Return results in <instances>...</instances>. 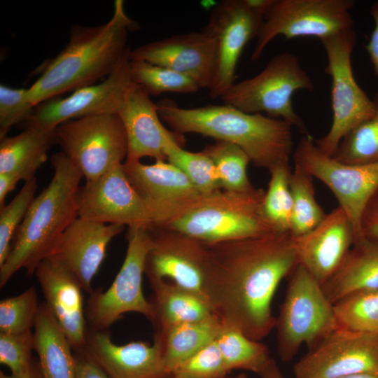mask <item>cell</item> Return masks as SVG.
Masks as SVG:
<instances>
[{
    "label": "cell",
    "instance_id": "obj_1",
    "mask_svg": "<svg viewBox=\"0 0 378 378\" xmlns=\"http://www.w3.org/2000/svg\"><path fill=\"white\" fill-rule=\"evenodd\" d=\"M209 299L221 322L260 341L275 327L272 302L281 281L299 264L290 232L209 246Z\"/></svg>",
    "mask_w": 378,
    "mask_h": 378
},
{
    "label": "cell",
    "instance_id": "obj_2",
    "mask_svg": "<svg viewBox=\"0 0 378 378\" xmlns=\"http://www.w3.org/2000/svg\"><path fill=\"white\" fill-rule=\"evenodd\" d=\"M135 27L122 0L114 2L113 15L106 23L73 26L65 47L41 66L40 76L28 88L29 100L36 106L107 78L128 55V32Z\"/></svg>",
    "mask_w": 378,
    "mask_h": 378
},
{
    "label": "cell",
    "instance_id": "obj_3",
    "mask_svg": "<svg viewBox=\"0 0 378 378\" xmlns=\"http://www.w3.org/2000/svg\"><path fill=\"white\" fill-rule=\"evenodd\" d=\"M157 104L160 118L174 132L196 133L234 144L256 167L270 169L289 162L293 155V126L281 119L246 113L224 104L191 108L168 100Z\"/></svg>",
    "mask_w": 378,
    "mask_h": 378
},
{
    "label": "cell",
    "instance_id": "obj_4",
    "mask_svg": "<svg viewBox=\"0 0 378 378\" xmlns=\"http://www.w3.org/2000/svg\"><path fill=\"white\" fill-rule=\"evenodd\" d=\"M50 161L52 177L31 204L0 266L1 288L20 270L34 275L38 265L78 217L77 195L83 176L63 152L53 154Z\"/></svg>",
    "mask_w": 378,
    "mask_h": 378
},
{
    "label": "cell",
    "instance_id": "obj_5",
    "mask_svg": "<svg viewBox=\"0 0 378 378\" xmlns=\"http://www.w3.org/2000/svg\"><path fill=\"white\" fill-rule=\"evenodd\" d=\"M265 191L219 190L202 196L162 228L174 230L211 246L272 232L261 205Z\"/></svg>",
    "mask_w": 378,
    "mask_h": 378
},
{
    "label": "cell",
    "instance_id": "obj_6",
    "mask_svg": "<svg viewBox=\"0 0 378 378\" xmlns=\"http://www.w3.org/2000/svg\"><path fill=\"white\" fill-rule=\"evenodd\" d=\"M314 83L297 55L284 52L274 56L255 76L234 83L220 97L224 104L248 113H266L309 134L295 112L292 98L300 90L313 91Z\"/></svg>",
    "mask_w": 378,
    "mask_h": 378
},
{
    "label": "cell",
    "instance_id": "obj_7",
    "mask_svg": "<svg viewBox=\"0 0 378 378\" xmlns=\"http://www.w3.org/2000/svg\"><path fill=\"white\" fill-rule=\"evenodd\" d=\"M275 327L283 361L293 359L302 344L309 349L337 328L323 286L300 264L290 274Z\"/></svg>",
    "mask_w": 378,
    "mask_h": 378
},
{
    "label": "cell",
    "instance_id": "obj_8",
    "mask_svg": "<svg viewBox=\"0 0 378 378\" xmlns=\"http://www.w3.org/2000/svg\"><path fill=\"white\" fill-rule=\"evenodd\" d=\"M356 38L351 29L321 41L327 56L324 71L332 81V122L328 133L315 139V144L320 151L330 157L344 137L374 112L372 99L360 87L353 73L351 55Z\"/></svg>",
    "mask_w": 378,
    "mask_h": 378
},
{
    "label": "cell",
    "instance_id": "obj_9",
    "mask_svg": "<svg viewBox=\"0 0 378 378\" xmlns=\"http://www.w3.org/2000/svg\"><path fill=\"white\" fill-rule=\"evenodd\" d=\"M352 0H272L255 36L251 57L258 60L276 36L315 37L320 41L353 29Z\"/></svg>",
    "mask_w": 378,
    "mask_h": 378
},
{
    "label": "cell",
    "instance_id": "obj_10",
    "mask_svg": "<svg viewBox=\"0 0 378 378\" xmlns=\"http://www.w3.org/2000/svg\"><path fill=\"white\" fill-rule=\"evenodd\" d=\"M122 265L109 288L89 294L85 316L91 330H107L126 313L136 312L152 321L153 307L142 290L147 255L152 246L150 230L128 228Z\"/></svg>",
    "mask_w": 378,
    "mask_h": 378
},
{
    "label": "cell",
    "instance_id": "obj_11",
    "mask_svg": "<svg viewBox=\"0 0 378 378\" xmlns=\"http://www.w3.org/2000/svg\"><path fill=\"white\" fill-rule=\"evenodd\" d=\"M57 143L86 181L123 164L127 155L124 125L118 114L66 121L56 128Z\"/></svg>",
    "mask_w": 378,
    "mask_h": 378
},
{
    "label": "cell",
    "instance_id": "obj_12",
    "mask_svg": "<svg viewBox=\"0 0 378 378\" xmlns=\"http://www.w3.org/2000/svg\"><path fill=\"white\" fill-rule=\"evenodd\" d=\"M294 164L320 180L333 193L350 218L356 239L363 237L360 217L366 204L378 189V162L349 164L323 153L309 134L304 135L293 153Z\"/></svg>",
    "mask_w": 378,
    "mask_h": 378
},
{
    "label": "cell",
    "instance_id": "obj_13",
    "mask_svg": "<svg viewBox=\"0 0 378 378\" xmlns=\"http://www.w3.org/2000/svg\"><path fill=\"white\" fill-rule=\"evenodd\" d=\"M150 232L153 244L145 265L148 281L160 279L172 282L211 304L209 246L168 228H153Z\"/></svg>",
    "mask_w": 378,
    "mask_h": 378
},
{
    "label": "cell",
    "instance_id": "obj_14",
    "mask_svg": "<svg viewBox=\"0 0 378 378\" xmlns=\"http://www.w3.org/2000/svg\"><path fill=\"white\" fill-rule=\"evenodd\" d=\"M272 0H225L211 11L203 29L216 42L215 82L209 90L220 98L234 83L236 67L246 44L255 38Z\"/></svg>",
    "mask_w": 378,
    "mask_h": 378
},
{
    "label": "cell",
    "instance_id": "obj_15",
    "mask_svg": "<svg viewBox=\"0 0 378 378\" xmlns=\"http://www.w3.org/2000/svg\"><path fill=\"white\" fill-rule=\"evenodd\" d=\"M295 378L378 375V332L337 328L309 349L293 366Z\"/></svg>",
    "mask_w": 378,
    "mask_h": 378
},
{
    "label": "cell",
    "instance_id": "obj_16",
    "mask_svg": "<svg viewBox=\"0 0 378 378\" xmlns=\"http://www.w3.org/2000/svg\"><path fill=\"white\" fill-rule=\"evenodd\" d=\"M123 168L148 213L153 229L163 227L202 196L168 161L158 160L151 164L125 161Z\"/></svg>",
    "mask_w": 378,
    "mask_h": 378
},
{
    "label": "cell",
    "instance_id": "obj_17",
    "mask_svg": "<svg viewBox=\"0 0 378 378\" xmlns=\"http://www.w3.org/2000/svg\"><path fill=\"white\" fill-rule=\"evenodd\" d=\"M78 217L92 221L153 229L148 213L120 164L86 181L77 195Z\"/></svg>",
    "mask_w": 378,
    "mask_h": 378
},
{
    "label": "cell",
    "instance_id": "obj_18",
    "mask_svg": "<svg viewBox=\"0 0 378 378\" xmlns=\"http://www.w3.org/2000/svg\"><path fill=\"white\" fill-rule=\"evenodd\" d=\"M128 63L129 54L111 75L98 84L79 88L65 98L57 97L38 104L24 123L25 127L52 129L71 120L118 114L132 83Z\"/></svg>",
    "mask_w": 378,
    "mask_h": 378
},
{
    "label": "cell",
    "instance_id": "obj_19",
    "mask_svg": "<svg viewBox=\"0 0 378 378\" xmlns=\"http://www.w3.org/2000/svg\"><path fill=\"white\" fill-rule=\"evenodd\" d=\"M216 59V42L204 29L150 42L129 52L130 60H142L170 69L209 90L215 82Z\"/></svg>",
    "mask_w": 378,
    "mask_h": 378
},
{
    "label": "cell",
    "instance_id": "obj_20",
    "mask_svg": "<svg viewBox=\"0 0 378 378\" xmlns=\"http://www.w3.org/2000/svg\"><path fill=\"white\" fill-rule=\"evenodd\" d=\"M355 239L350 218L338 206L313 230L294 237L298 262L323 286L342 265Z\"/></svg>",
    "mask_w": 378,
    "mask_h": 378
},
{
    "label": "cell",
    "instance_id": "obj_21",
    "mask_svg": "<svg viewBox=\"0 0 378 378\" xmlns=\"http://www.w3.org/2000/svg\"><path fill=\"white\" fill-rule=\"evenodd\" d=\"M124 227L78 217L66 229L48 257L70 272L83 290L90 294L94 290L92 280L105 259L108 245Z\"/></svg>",
    "mask_w": 378,
    "mask_h": 378
},
{
    "label": "cell",
    "instance_id": "obj_22",
    "mask_svg": "<svg viewBox=\"0 0 378 378\" xmlns=\"http://www.w3.org/2000/svg\"><path fill=\"white\" fill-rule=\"evenodd\" d=\"M127 141L125 161L149 157L167 161L166 148L172 141L183 144V134L171 132L160 121L158 106L141 85L131 83L118 113Z\"/></svg>",
    "mask_w": 378,
    "mask_h": 378
},
{
    "label": "cell",
    "instance_id": "obj_23",
    "mask_svg": "<svg viewBox=\"0 0 378 378\" xmlns=\"http://www.w3.org/2000/svg\"><path fill=\"white\" fill-rule=\"evenodd\" d=\"M80 351L111 378H167L171 377L164 364L158 344L132 342L118 345L107 330H88Z\"/></svg>",
    "mask_w": 378,
    "mask_h": 378
},
{
    "label": "cell",
    "instance_id": "obj_24",
    "mask_svg": "<svg viewBox=\"0 0 378 378\" xmlns=\"http://www.w3.org/2000/svg\"><path fill=\"white\" fill-rule=\"evenodd\" d=\"M45 298L74 351L84 348L88 326L83 290L76 278L50 257L44 258L34 272Z\"/></svg>",
    "mask_w": 378,
    "mask_h": 378
},
{
    "label": "cell",
    "instance_id": "obj_25",
    "mask_svg": "<svg viewBox=\"0 0 378 378\" xmlns=\"http://www.w3.org/2000/svg\"><path fill=\"white\" fill-rule=\"evenodd\" d=\"M56 128L25 127L21 133L1 139L0 174H12L24 182L36 178V171L57 143Z\"/></svg>",
    "mask_w": 378,
    "mask_h": 378
},
{
    "label": "cell",
    "instance_id": "obj_26",
    "mask_svg": "<svg viewBox=\"0 0 378 378\" xmlns=\"http://www.w3.org/2000/svg\"><path fill=\"white\" fill-rule=\"evenodd\" d=\"M323 288L332 304L356 291L378 290V241L365 237L355 241L341 267Z\"/></svg>",
    "mask_w": 378,
    "mask_h": 378
},
{
    "label": "cell",
    "instance_id": "obj_27",
    "mask_svg": "<svg viewBox=\"0 0 378 378\" xmlns=\"http://www.w3.org/2000/svg\"><path fill=\"white\" fill-rule=\"evenodd\" d=\"M33 331L43 377L75 378L74 349L45 302L40 304Z\"/></svg>",
    "mask_w": 378,
    "mask_h": 378
},
{
    "label": "cell",
    "instance_id": "obj_28",
    "mask_svg": "<svg viewBox=\"0 0 378 378\" xmlns=\"http://www.w3.org/2000/svg\"><path fill=\"white\" fill-rule=\"evenodd\" d=\"M221 325L214 314L202 320L157 329L154 341L171 376L176 366L216 339Z\"/></svg>",
    "mask_w": 378,
    "mask_h": 378
},
{
    "label": "cell",
    "instance_id": "obj_29",
    "mask_svg": "<svg viewBox=\"0 0 378 378\" xmlns=\"http://www.w3.org/2000/svg\"><path fill=\"white\" fill-rule=\"evenodd\" d=\"M149 283L153 292L152 322L156 329L202 320L214 314L204 299L172 282L158 279Z\"/></svg>",
    "mask_w": 378,
    "mask_h": 378
},
{
    "label": "cell",
    "instance_id": "obj_30",
    "mask_svg": "<svg viewBox=\"0 0 378 378\" xmlns=\"http://www.w3.org/2000/svg\"><path fill=\"white\" fill-rule=\"evenodd\" d=\"M216 340L229 372L241 369L260 375L273 360L265 344L250 339L232 326L222 323Z\"/></svg>",
    "mask_w": 378,
    "mask_h": 378
},
{
    "label": "cell",
    "instance_id": "obj_31",
    "mask_svg": "<svg viewBox=\"0 0 378 378\" xmlns=\"http://www.w3.org/2000/svg\"><path fill=\"white\" fill-rule=\"evenodd\" d=\"M313 178L307 171L294 164L289 179L293 200L290 233L294 237L313 230L326 215L316 201Z\"/></svg>",
    "mask_w": 378,
    "mask_h": 378
},
{
    "label": "cell",
    "instance_id": "obj_32",
    "mask_svg": "<svg viewBox=\"0 0 378 378\" xmlns=\"http://www.w3.org/2000/svg\"><path fill=\"white\" fill-rule=\"evenodd\" d=\"M269 171L270 178L261 205L262 215L272 232H290L293 200L289 162L279 163Z\"/></svg>",
    "mask_w": 378,
    "mask_h": 378
},
{
    "label": "cell",
    "instance_id": "obj_33",
    "mask_svg": "<svg viewBox=\"0 0 378 378\" xmlns=\"http://www.w3.org/2000/svg\"><path fill=\"white\" fill-rule=\"evenodd\" d=\"M337 327L354 332H378V290L352 293L333 304Z\"/></svg>",
    "mask_w": 378,
    "mask_h": 378
},
{
    "label": "cell",
    "instance_id": "obj_34",
    "mask_svg": "<svg viewBox=\"0 0 378 378\" xmlns=\"http://www.w3.org/2000/svg\"><path fill=\"white\" fill-rule=\"evenodd\" d=\"M202 151L213 161L222 190L247 192L254 188L247 175V166L251 160L238 146L216 140Z\"/></svg>",
    "mask_w": 378,
    "mask_h": 378
},
{
    "label": "cell",
    "instance_id": "obj_35",
    "mask_svg": "<svg viewBox=\"0 0 378 378\" xmlns=\"http://www.w3.org/2000/svg\"><path fill=\"white\" fill-rule=\"evenodd\" d=\"M373 115L351 131L340 143L333 158L349 164L378 162V90L372 98Z\"/></svg>",
    "mask_w": 378,
    "mask_h": 378
},
{
    "label": "cell",
    "instance_id": "obj_36",
    "mask_svg": "<svg viewBox=\"0 0 378 378\" xmlns=\"http://www.w3.org/2000/svg\"><path fill=\"white\" fill-rule=\"evenodd\" d=\"M176 141L166 148L167 161L179 169L202 195L221 190L216 167L211 158L202 152H190Z\"/></svg>",
    "mask_w": 378,
    "mask_h": 378
},
{
    "label": "cell",
    "instance_id": "obj_37",
    "mask_svg": "<svg viewBox=\"0 0 378 378\" xmlns=\"http://www.w3.org/2000/svg\"><path fill=\"white\" fill-rule=\"evenodd\" d=\"M128 69L131 81L153 96L165 92L195 93L200 88L195 80L184 75L145 61L129 59Z\"/></svg>",
    "mask_w": 378,
    "mask_h": 378
},
{
    "label": "cell",
    "instance_id": "obj_38",
    "mask_svg": "<svg viewBox=\"0 0 378 378\" xmlns=\"http://www.w3.org/2000/svg\"><path fill=\"white\" fill-rule=\"evenodd\" d=\"M40 304L34 286L1 300L0 333L18 334L32 330Z\"/></svg>",
    "mask_w": 378,
    "mask_h": 378
},
{
    "label": "cell",
    "instance_id": "obj_39",
    "mask_svg": "<svg viewBox=\"0 0 378 378\" xmlns=\"http://www.w3.org/2000/svg\"><path fill=\"white\" fill-rule=\"evenodd\" d=\"M37 188L36 178L26 181L15 197L0 208V266L10 251L12 240L36 197Z\"/></svg>",
    "mask_w": 378,
    "mask_h": 378
},
{
    "label": "cell",
    "instance_id": "obj_40",
    "mask_svg": "<svg viewBox=\"0 0 378 378\" xmlns=\"http://www.w3.org/2000/svg\"><path fill=\"white\" fill-rule=\"evenodd\" d=\"M229 373L215 340L172 372V376L180 378H225Z\"/></svg>",
    "mask_w": 378,
    "mask_h": 378
},
{
    "label": "cell",
    "instance_id": "obj_41",
    "mask_svg": "<svg viewBox=\"0 0 378 378\" xmlns=\"http://www.w3.org/2000/svg\"><path fill=\"white\" fill-rule=\"evenodd\" d=\"M34 331L18 334L0 333V363L10 370V374L20 375L29 371L34 361Z\"/></svg>",
    "mask_w": 378,
    "mask_h": 378
},
{
    "label": "cell",
    "instance_id": "obj_42",
    "mask_svg": "<svg viewBox=\"0 0 378 378\" xmlns=\"http://www.w3.org/2000/svg\"><path fill=\"white\" fill-rule=\"evenodd\" d=\"M28 88H12L0 85V139L6 137L11 127L27 122L34 111L29 100Z\"/></svg>",
    "mask_w": 378,
    "mask_h": 378
},
{
    "label": "cell",
    "instance_id": "obj_43",
    "mask_svg": "<svg viewBox=\"0 0 378 378\" xmlns=\"http://www.w3.org/2000/svg\"><path fill=\"white\" fill-rule=\"evenodd\" d=\"M360 225L363 237L378 241V189L366 204Z\"/></svg>",
    "mask_w": 378,
    "mask_h": 378
},
{
    "label": "cell",
    "instance_id": "obj_44",
    "mask_svg": "<svg viewBox=\"0 0 378 378\" xmlns=\"http://www.w3.org/2000/svg\"><path fill=\"white\" fill-rule=\"evenodd\" d=\"M75 352V378H111L84 354L80 351Z\"/></svg>",
    "mask_w": 378,
    "mask_h": 378
},
{
    "label": "cell",
    "instance_id": "obj_45",
    "mask_svg": "<svg viewBox=\"0 0 378 378\" xmlns=\"http://www.w3.org/2000/svg\"><path fill=\"white\" fill-rule=\"evenodd\" d=\"M370 13L373 19L374 26L365 48L374 71L378 76V1L372 5Z\"/></svg>",
    "mask_w": 378,
    "mask_h": 378
},
{
    "label": "cell",
    "instance_id": "obj_46",
    "mask_svg": "<svg viewBox=\"0 0 378 378\" xmlns=\"http://www.w3.org/2000/svg\"><path fill=\"white\" fill-rule=\"evenodd\" d=\"M19 180L10 174H0V207L4 205L7 195L16 186Z\"/></svg>",
    "mask_w": 378,
    "mask_h": 378
},
{
    "label": "cell",
    "instance_id": "obj_47",
    "mask_svg": "<svg viewBox=\"0 0 378 378\" xmlns=\"http://www.w3.org/2000/svg\"><path fill=\"white\" fill-rule=\"evenodd\" d=\"M0 378H43L39 368L38 363L34 362L32 367L27 372L15 375L7 374L3 371H0Z\"/></svg>",
    "mask_w": 378,
    "mask_h": 378
},
{
    "label": "cell",
    "instance_id": "obj_48",
    "mask_svg": "<svg viewBox=\"0 0 378 378\" xmlns=\"http://www.w3.org/2000/svg\"><path fill=\"white\" fill-rule=\"evenodd\" d=\"M260 378H285L273 360L267 369L260 374Z\"/></svg>",
    "mask_w": 378,
    "mask_h": 378
},
{
    "label": "cell",
    "instance_id": "obj_49",
    "mask_svg": "<svg viewBox=\"0 0 378 378\" xmlns=\"http://www.w3.org/2000/svg\"><path fill=\"white\" fill-rule=\"evenodd\" d=\"M342 378H378V375L370 374H359L347 376Z\"/></svg>",
    "mask_w": 378,
    "mask_h": 378
},
{
    "label": "cell",
    "instance_id": "obj_50",
    "mask_svg": "<svg viewBox=\"0 0 378 378\" xmlns=\"http://www.w3.org/2000/svg\"><path fill=\"white\" fill-rule=\"evenodd\" d=\"M234 378H248V377H246L245 374H239V375H238V376H237V377H234Z\"/></svg>",
    "mask_w": 378,
    "mask_h": 378
},
{
    "label": "cell",
    "instance_id": "obj_51",
    "mask_svg": "<svg viewBox=\"0 0 378 378\" xmlns=\"http://www.w3.org/2000/svg\"><path fill=\"white\" fill-rule=\"evenodd\" d=\"M167 378H180V377H174V376H171V377H167ZM225 378H229V377H225Z\"/></svg>",
    "mask_w": 378,
    "mask_h": 378
}]
</instances>
